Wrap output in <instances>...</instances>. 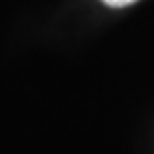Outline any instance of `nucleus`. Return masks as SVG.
I'll use <instances>...</instances> for the list:
<instances>
[{
	"label": "nucleus",
	"instance_id": "1",
	"mask_svg": "<svg viewBox=\"0 0 154 154\" xmlns=\"http://www.w3.org/2000/svg\"><path fill=\"white\" fill-rule=\"evenodd\" d=\"M102 2L109 8H126V6L136 4L137 0H102Z\"/></svg>",
	"mask_w": 154,
	"mask_h": 154
}]
</instances>
